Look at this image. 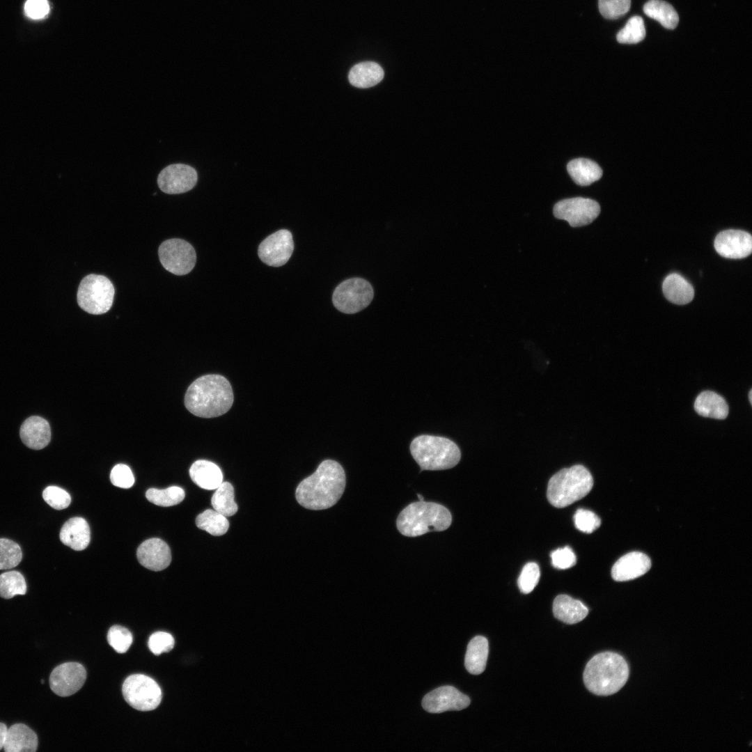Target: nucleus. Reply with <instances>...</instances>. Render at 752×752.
<instances>
[{
    "label": "nucleus",
    "mask_w": 752,
    "mask_h": 752,
    "mask_svg": "<svg viewBox=\"0 0 752 752\" xmlns=\"http://www.w3.org/2000/svg\"><path fill=\"white\" fill-rule=\"evenodd\" d=\"M345 479L344 469L338 462L324 460L312 475L298 485L296 499L307 509H327L340 499L345 490Z\"/></svg>",
    "instance_id": "1"
},
{
    "label": "nucleus",
    "mask_w": 752,
    "mask_h": 752,
    "mask_svg": "<svg viewBox=\"0 0 752 752\" xmlns=\"http://www.w3.org/2000/svg\"><path fill=\"white\" fill-rule=\"evenodd\" d=\"M233 402L231 385L224 377L211 374L194 381L187 390L185 405L192 414L213 418L226 413Z\"/></svg>",
    "instance_id": "2"
},
{
    "label": "nucleus",
    "mask_w": 752,
    "mask_h": 752,
    "mask_svg": "<svg viewBox=\"0 0 752 752\" xmlns=\"http://www.w3.org/2000/svg\"><path fill=\"white\" fill-rule=\"evenodd\" d=\"M629 677V667L619 654L604 652L594 656L583 672L586 687L598 696H609L618 691Z\"/></svg>",
    "instance_id": "3"
},
{
    "label": "nucleus",
    "mask_w": 752,
    "mask_h": 752,
    "mask_svg": "<svg viewBox=\"0 0 752 752\" xmlns=\"http://www.w3.org/2000/svg\"><path fill=\"white\" fill-rule=\"evenodd\" d=\"M452 523V515L445 506L434 502L418 501L405 507L399 514L396 526L407 537H416L430 531H443Z\"/></svg>",
    "instance_id": "4"
},
{
    "label": "nucleus",
    "mask_w": 752,
    "mask_h": 752,
    "mask_svg": "<svg viewBox=\"0 0 752 752\" xmlns=\"http://www.w3.org/2000/svg\"><path fill=\"white\" fill-rule=\"evenodd\" d=\"M593 486L590 471L583 465L576 464L560 470L549 479L547 499L556 508H565L586 496Z\"/></svg>",
    "instance_id": "5"
},
{
    "label": "nucleus",
    "mask_w": 752,
    "mask_h": 752,
    "mask_svg": "<svg viewBox=\"0 0 752 752\" xmlns=\"http://www.w3.org/2000/svg\"><path fill=\"white\" fill-rule=\"evenodd\" d=\"M410 452L421 471L448 469L460 460L461 452L457 444L443 437L420 435L410 444Z\"/></svg>",
    "instance_id": "6"
},
{
    "label": "nucleus",
    "mask_w": 752,
    "mask_h": 752,
    "mask_svg": "<svg viewBox=\"0 0 752 752\" xmlns=\"http://www.w3.org/2000/svg\"><path fill=\"white\" fill-rule=\"evenodd\" d=\"M115 289L111 281L103 275L91 274L80 282L77 299L84 311L93 315L107 313L111 308Z\"/></svg>",
    "instance_id": "7"
},
{
    "label": "nucleus",
    "mask_w": 752,
    "mask_h": 752,
    "mask_svg": "<svg viewBox=\"0 0 752 752\" xmlns=\"http://www.w3.org/2000/svg\"><path fill=\"white\" fill-rule=\"evenodd\" d=\"M371 284L361 278L343 281L335 288L332 301L336 309L346 314L358 313L366 308L373 298Z\"/></svg>",
    "instance_id": "8"
},
{
    "label": "nucleus",
    "mask_w": 752,
    "mask_h": 752,
    "mask_svg": "<svg viewBox=\"0 0 752 752\" xmlns=\"http://www.w3.org/2000/svg\"><path fill=\"white\" fill-rule=\"evenodd\" d=\"M122 692L126 702L140 711L156 709L162 700V690L157 683L142 674L127 677L123 684Z\"/></svg>",
    "instance_id": "9"
},
{
    "label": "nucleus",
    "mask_w": 752,
    "mask_h": 752,
    "mask_svg": "<svg viewBox=\"0 0 752 752\" xmlns=\"http://www.w3.org/2000/svg\"><path fill=\"white\" fill-rule=\"evenodd\" d=\"M158 255L162 266L169 272L179 276L189 273L196 260L193 246L178 238L163 242L159 247Z\"/></svg>",
    "instance_id": "10"
},
{
    "label": "nucleus",
    "mask_w": 752,
    "mask_h": 752,
    "mask_svg": "<svg viewBox=\"0 0 752 752\" xmlns=\"http://www.w3.org/2000/svg\"><path fill=\"white\" fill-rule=\"evenodd\" d=\"M597 202L590 198L575 197L560 201L554 207L556 218L567 221L572 227H579L593 222L600 214Z\"/></svg>",
    "instance_id": "11"
},
{
    "label": "nucleus",
    "mask_w": 752,
    "mask_h": 752,
    "mask_svg": "<svg viewBox=\"0 0 752 752\" xmlns=\"http://www.w3.org/2000/svg\"><path fill=\"white\" fill-rule=\"evenodd\" d=\"M293 251L292 233L288 230L281 229L269 235L260 244L258 254L266 265L280 267L288 261Z\"/></svg>",
    "instance_id": "12"
},
{
    "label": "nucleus",
    "mask_w": 752,
    "mask_h": 752,
    "mask_svg": "<svg viewBox=\"0 0 752 752\" xmlns=\"http://www.w3.org/2000/svg\"><path fill=\"white\" fill-rule=\"evenodd\" d=\"M86 679V671L81 664L66 662L53 669L49 676V686L54 694L65 697L79 691Z\"/></svg>",
    "instance_id": "13"
},
{
    "label": "nucleus",
    "mask_w": 752,
    "mask_h": 752,
    "mask_svg": "<svg viewBox=\"0 0 752 752\" xmlns=\"http://www.w3.org/2000/svg\"><path fill=\"white\" fill-rule=\"evenodd\" d=\"M198 175L191 166L173 164L165 167L157 178L159 188L168 194H178L191 190L196 184Z\"/></svg>",
    "instance_id": "14"
},
{
    "label": "nucleus",
    "mask_w": 752,
    "mask_h": 752,
    "mask_svg": "<svg viewBox=\"0 0 752 752\" xmlns=\"http://www.w3.org/2000/svg\"><path fill=\"white\" fill-rule=\"evenodd\" d=\"M470 704V698L452 686H442L423 698L422 706L430 713H441L448 710H462Z\"/></svg>",
    "instance_id": "15"
},
{
    "label": "nucleus",
    "mask_w": 752,
    "mask_h": 752,
    "mask_svg": "<svg viewBox=\"0 0 752 752\" xmlns=\"http://www.w3.org/2000/svg\"><path fill=\"white\" fill-rule=\"evenodd\" d=\"M714 244L720 256L727 258L740 259L751 253L752 237L746 231L730 229L719 233Z\"/></svg>",
    "instance_id": "16"
},
{
    "label": "nucleus",
    "mask_w": 752,
    "mask_h": 752,
    "mask_svg": "<svg viewBox=\"0 0 752 752\" xmlns=\"http://www.w3.org/2000/svg\"><path fill=\"white\" fill-rule=\"evenodd\" d=\"M136 556L141 565L153 571L164 570L171 561L169 547L159 538H150L143 542L137 549Z\"/></svg>",
    "instance_id": "17"
},
{
    "label": "nucleus",
    "mask_w": 752,
    "mask_h": 752,
    "mask_svg": "<svg viewBox=\"0 0 752 752\" xmlns=\"http://www.w3.org/2000/svg\"><path fill=\"white\" fill-rule=\"evenodd\" d=\"M651 567V561L645 554L632 551L620 557L611 570L612 578L617 581H626L645 574Z\"/></svg>",
    "instance_id": "18"
},
{
    "label": "nucleus",
    "mask_w": 752,
    "mask_h": 752,
    "mask_svg": "<svg viewBox=\"0 0 752 752\" xmlns=\"http://www.w3.org/2000/svg\"><path fill=\"white\" fill-rule=\"evenodd\" d=\"M19 434L22 442L34 450L46 447L51 439L49 423L37 416H31L24 421L21 425Z\"/></svg>",
    "instance_id": "19"
},
{
    "label": "nucleus",
    "mask_w": 752,
    "mask_h": 752,
    "mask_svg": "<svg viewBox=\"0 0 752 752\" xmlns=\"http://www.w3.org/2000/svg\"><path fill=\"white\" fill-rule=\"evenodd\" d=\"M36 733L23 723H15L8 730L3 749L6 752H35L38 748Z\"/></svg>",
    "instance_id": "20"
},
{
    "label": "nucleus",
    "mask_w": 752,
    "mask_h": 752,
    "mask_svg": "<svg viewBox=\"0 0 752 752\" xmlns=\"http://www.w3.org/2000/svg\"><path fill=\"white\" fill-rule=\"evenodd\" d=\"M60 540L65 545L74 550L81 551L86 549L91 540L88 524L82 517L70 518L61 529Z\"/></svg>",
    "instance_id": "21"
},
{
    "label": "nucleus",
    "mask_w": 752,
    "mask_h": 752,
    "mask_svg": "<svg viewBox=\"0 0 752 752\" xmlns=\"http://www.w3.org/2000/svg\"><path fill=\"white\" fill-rule=\"evenodd\" d=\"M553 613L558 620L572 625L583 620L588 609L581 601L567 595H559L554 600Z\"/></svg>",
    "instance_id": "22"
},
{
    "label": "nucleus",
    "mask_w": 752,
    "mask_h": 752,
    "mask_svg": "<svg viewBox=\"0 0 752 752\" xmlns=\"http://www.w3.org/2000/svg\"><path fill=\"white\" fill-rule=\"evenodd\" d=\"M189 475L198 487L207 489H216L223 482V473L214 462L199 460L192 464Z\"/></svg>",
    "instance_id": "23"
},
{
    "label": "nucleus",
    "mask_w": 752,
    "mask_h": 752,
    "mask_svg": "<svg viewBox=\"0 0 752 752\" xmlns=\"http://www.w3.org/2000/svg\"><path fill=\"white\" fill-rule=\"evenodd\" d=\"M694 409L699 415L715 419H725L728 405L724 398L711 391L700 393L694 402Z\"/></svg>",
    "instance_id": "24"
},
{
    "label": "nucleus",
    "mask_w": 752,
    "mask_h": 752,
    "mask_svg": "<svg viewBox=\"0 0 752 752\" xmlns=\"http://www.w3.org/2000/svg\"><path fill=\"white\" fill-rule=\"evenodd\" d=\"M662 289L666 298L675 304H687L694 296V290L691 283L676 273L671 274L665 278Z\"/></svg>",
    "instance_id": "25"
},
{
    "label": "nucleus",
    "mask_w": 752,
    "mask_h": 752,
    "mask_svg": "<svg viewBox=\"0 0 752 752\" xmlns=\"http://www.w3.org/2000/svg\"><path fill=\"white\" fill-rule=\"evenodd\" d=\"M384 77V71L377 63L366 61L354 65L348 75L350 83L357 88H366L375 86Z\"/></svg>",
    "instance_id": "26"
},
{
    "label": "nucleus",
    "mask_w": 752,
    "mask_h": 752,
    "mask_svg": "<svg viewBox=\"0 0 752 752\" xmlns=\"http://www.w3.org/2000/svg\"><path fill=\"white\" fill-rule=\"evenodd\" d=\"M488 652L489 645L485 637L477 636L472 639L468 644L464 659L467 671L473 675L482 673L485 669Z\"/></svg>",
    "instance_id": "27"
},
{
    "label": "nucleus",
    "mask_w": 752,
    "mask_h": 752,
    "mask_svg": "<svg viewBox=\"0 0 752 752\" xmlns=\"http://www.w3.org/2000/svg\"><path fill=\"white\" fill-rule=\"evenodd\" d=\"M568 173L574 182L581 186H586L598 180L602 175V170L595 162L578 158L570 161L567 166Z\"/></svg>",
    "instance_id": "28"
},
{
    "label": "nucleus",
    "mask_w": 752,
    "mask_h": 752,
    "mask_svg": "<svg viewBox=\"0 0 752 752\" xmlns=\"http://www.w3.org/2000/svg\"><path fill=\"white\" fill-rule=\"evenodd\" d=\"M644 13L666 29H675L679 17L674 8L663 0H650L643 6Z\"/></svg>",
    "instance_id": "29"
},
{
    "label": "nucleus",
    "mask_w": 752,
    "mask_h": 752,
    "mask_svg": "<svg viewBox=\"0 0 752 752\" xmlns=\"http://www.w3.org/2000/svg\"><path fill=\"white\" fill-rule=\"evenodd\" d=\"M211 504L214 510L225 517L235 515L238 508L234 500L233 485L228 482H222L213 494Z\"/></svg>",
    "instance_id": "30"
},
{
    "label": "nucleus",
    "mask_w": 752,
    "mask_h": 752,
    "mask_svg": "<svg viewBox=\"0 0 752 752\" xmlns=\"http://www.w3.org/2000/svg\"><path fill=\"white\" fill-rule=\"evenodd\" d=\"M196 524L200 529L214 536L225 534L229 527L226 517L211 509H207L199 514L196 517Z\"/></svg>",
    "instance_id": "31"
},
{
    "label": "nucleus",
    "mask_w": 752,
    "mask_h": 752,
    "mask_svg": "<svg viewBox=\"0 0 752 752\" xmlns=\"http://www.w3.org/2000/svg\"><path fill=\"white\" fill-rule=\"evenodd\" d=\"M185 496L184 489L178 486H172L164 489L150 488L146 493V499L150 502L163 507L180 503L185 499Z\"/></svg>",
    "instance_id": "32"
},
{
    "label": "nucleus",
    "mask_w": 752,
    "mask_h": 752,
    "mask_svg": "<svg viewBox=\"0 0 752 752\" xmlns=\"http://www.w3.org/2000/svg\"><path fill=\"white\" fill-rule=\"evenodd\" d=\"M26 583L23 575L15 570L0 575V597L10 599L17 595L26 593Z\"/></svg>",
    "instance_id": "33"
},
{
    "label": "nucleus",
    "mask_w": 752,
    "mask_h": 752,
    "mask_svg": "<svg viewBox=\"0 0 752 752\" xmlns=\"http://www.w3.org/2000/svg\"><path fill=\"white\" fill-rule=\"evenodd\" d=\"M645 29L643 19L640 16H633L626 25L618 33V42L622 44H636L644 39Z\"/></svg>",
    "instance_id": "34"
},
{
    "label": "nucleus",
    "mask_w": 752,
    "mask_h": 752,
    "mask_svg": "<svg viewBox=\"0 0 752 752\" xmlns=\"http://www.w3.org/2000/svg\"><path fill=\"white\" fill-rule=\"evenodd\" d=\"M22 558V549L16 542L6 538L0 539V570L16 567Z\"/></svg>",
    "instance_id": "35"
},
{
    "label": "nucleus",
    "mask_w": 752,
    "mask_h": 752,
    "mask_svg": "<svg viewBox=\"0 0 752 752\" xmlns=\"http://www.w3.org/2000/svg\"><path fill=\"white\" fill-rule=\"evenodd\" d=\"M109 645L118 653H124L130 648L133 637L131 632L120 625L111 627L107 634Z\"/></svg>",
    "instance_id": "36"
},
{
    "label": "nucleus",
    "mask_w": 752,
    "mask_h": 752,
    "mask_svg": "<svg viewBox=\"0 0 752 752\" xmlns=\"http://www.w3.org/2000/svg\"><path fill=\"white\" fill-rule=\"evenodd\" d=\"M540 577L539 566L534 562L526 563L518 578L517 583L524 594L531 593L538 584Z\"/></svg>",
    "instance_id": "37"
},
{
    "label": "nucleus",
    "mask_w": 752,
    "mask_h": 752,
    "mask_svg": "<svg viewBox=\"0 0 752 752\" xmlns=\"http://www.w3.org/2000/svg\"><path fill=\"white\" fill-rule=\"evenodd\" d=\"M631 0H599L598 6L602 15L610 19H617L626 14L630 8Z\"/></svg>",
    "instance_id": "38"
},
{
    "label": "nucleus",
    "mask_w": 752,
    "mask_h": 752,
    "mask_svg": "<svg viewBox=\"0 0 752 752\" xmlns=\"http://www.w3.org/2000/svg\"><path fill=\"white\" fill-rule=\"evenodd\" d=\"M45 501L56 510H63L69 506L71 502L70 494L63 489L57 486H48L42 492Z\"/></svg>",
    "instance_id": "39"
},
{
    "label": "nucleus",
    "mask_w": 752,
    "mask_h": 752,
    "mask_svg": "<svg viewBox=\"0 0 752 752\" xmlns=\"http://www.w3.org/2000/svg\"><path fill=\"white\" fill-rule=\"evenodd\" d=\"M575 527L580 531L586 533H591L597 529L601 524V519L593 512L580 508L574 515Z\"/></svg>",
    "instance_id": "40"
},
{
    "label": "nucleus",
    "mask_w": 752,
    "mask_h": 752,
    "mask_svg": "<svg viewBox=\"0 0 752 752\" xmlns=\"http://www.w3.org/2000/svg\"><path fill=\"white\" fill-rule=\"evenodd\" d=\"M173 646L174 639L167 632H157L152 634L148 640V647L156 655L171 651Z\"/></svg>",
    "instance_id": "41"
},
{
    "label": "nucleus",
    "mask_w": 752,
    "mask_h": 752,
    "mask_svg": "<svg viewBox=\"0 0 752 752\" xmlns=\"http://www.w3.org/2000/svg\"><path fill=\"white\" fill-rule=\"evenodd\" d=\"M111 483L118 487L127 489L134 483V478L130 468L123 464H116L110 473Z\"/></svg>",
    "instance_id": "42"
},
{
    "label": "nucleus",
    "mask_w": 752,
    "mask_h": 752,
    "mask_svg": "<svg viewBox=\"0 0 752 752\" xmlns=\"http://www.w3.org/2000/svg\"><path fill=\"white\" fill-rule=\"evenodd\" d=\"M552 565L557 569H568L577 562L576 556L570 547L558 548L551 553Z\"/></svg>",
    "instance_id": "43"
},
{
    "label": "nucleus",
    "mask_w": 752,
    "mask_h": 752,
    "mask_svg": "<svg viewBox=\"0 0 752 752\" xmlns=\"http://www.w3.org/2000/svg\"><path fill=\"white\" fill-rule=\"evenodd\" d=\"M26 15L33 19H40L49 12V4L47 0H27L24 5Z\"/></svg>",
    "instance_id": "44"
},
{
    "label": "nucleus",
    "mask_w": 752,
    "mask_h": 752,
    "mask_svg": "<svg viewBox=\"0 0 752 752\" xmlns=\"http://www.w3.org/2000/svg\"><path fill=\"white\" fill-rule=\"evenodd\" d=\"M7 730L6 724L0 723V750L3 748Z\"/></svg>",
    "instance_id": "45"
},
{
    "label": "nucleus",
    "mask_w": 752,
    "mask_h": 752,
    "mask_svg": "<svg viewBox=\"0 0 752 752\" xmlns=\"http://www.w3.org/2000/svg\"><path fill=\"white\" fill-rule=\"evenodd\" d=\"M751 398H752V390L751 389V390L749 391V402H750L751 404V402H752V399H751Z\"/></svg>",
    "instance_id": "46"
},
{
    "label": "nucleus",
    "mask_w": 752,
    "mask_h": 752,
    "mask_svg": "<svg viewBox=\"0 0 752 752\" xmlns=\"http://www.w3.org/2000/svg\"><path fill=\"white\" fill-rule=\"evenodd\" d=\"M417 496H418L419 501H424V498L421 495L417 494Z\"/></svg>",
    "instance_id": "47"
}]
</instances>
